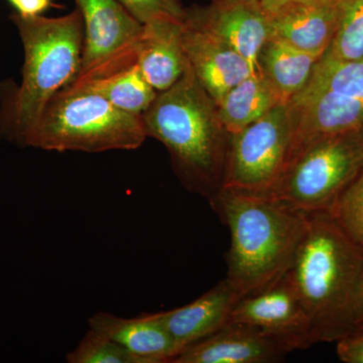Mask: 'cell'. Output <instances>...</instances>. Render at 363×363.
I'll return each mask as SVG.
<instances>
[{
    "label": "cell",
    "mask_w": 363,
    "mask_h": 363,
    "mask_svg": "<svg viewBox=\"0 0 363 363\" xmlns=\"http://www.w3.org/2000/svg\"><path fill=\"white\" fill-rule=\"evenodd\" d=\"M23 43L25 62L20 85L0 90V138L28 147L30 136L52 98L77 77L84 43L78 9L59 18L9 16Z\"/></svg>",
    "instance_id": "cell-1"
},
{
    "label": "cell",
    "mask_w": 363,
    "mask_h": 363,
    "mask_svg": "<svg viewBox=\"0 0 363 363\" xmlns=\"http://www.w3.org/2000/svg\"><path fill=\"white\" fill-rule=\"evenodd\" d=\"M209 202L230 231L227 281L242 297L276 285L292 266L308 213L274 198L226 189Z\"/></svg>",
    "instance_id": "cell-2"
},
{
    "label": "cell",
    "mask_w": 363,
    "mask_h": 363,
    "mask_svg": "<svg viewBox=\"0 0 363 363\" xmlns=\"http://www.w3.org/2000/svg\"><path fill=\"white\" fill-rule=\"evenodd\" d=\"M147 138L164 145L186 190L210 200L222 188L229 133L213 99L188 65L142 114Z\"/></svg>",
    "instance_id": "cell-3"
},
{
    "label": "cell",
    "mask_w": 363,
    "mask_h": 363,
    "mask_svg": "<svg viewBox=\"0 0 363 363\" xmlns=\"http://www.w3.org/2000/svg\"><path fill=\"white\" fill-rule=\"evenodd\" d=\"M362 271V245L330 212L308 213L307 230L286 277L309 316L313 344L347 335Z\"/></svg>",
    "instance_id": "cell-4"
},
{
    "label": "cell",
    "mask_w": 363,
    "mask_h": 363,
    "mask_svg": "<svg viewBox=\"0 0 363 363\" xmlns=\"http://www.w3.org/2000/svg\"><path fill=\"white\" fill-rule=\"evenodd\" d=\"M147 138L142 116L117 108L96 93L69 84L45 107L28 147L97 154L136 150Z\"/></svg>",
    "instance_id": "cell-5"
},
{
    "label": "cell",
    "mask_w": 363,
    "mask_h": 363,
    "mask_svg": "<svg viewBox=\"0 0 363 363\" xmlns=\"http://www.w3.org/2000/svg\"><path fill=\"white\" fill-rule=\"evenodd\" d=\"M363 169V130L303 145L267 197L311 213L328 211Z\"/></svg>",
    "instance_id": "cell-6"
},
{
    "label": "cell",
    "mask_w": 363,
    "mask_h": 363,
    "mask_svg": "<svg viewBox=\"0 0 363 363\" xmlns=\"http://www.w3.org/2000/svg\"><path fill=\"white\" fill-rule=\"evenodd\" d=\"M293 147L292 116L288 104H281L229 135L221 189L269 194L288 168Z\"/></svg>",
    "instance_id": "cell-7"
},
{
    "label": "cell",
    "mask_w": 363,
    "mask_h": 363,
    "mask_svg": "<svg viewBox=\"0 0 363 363\" xmlns=\"http://www.w3.org/2000/svg\"><path fill=\"white\" fill-rule=\"evenodd\" d=\"M84 23L80 71L72 82L101 77L135 63L143 23L117 0H76Z\"/></svg>",
    "instance_id": "cell-8"
},
{
    "label": "cell",
    "mask_w": 363,
    "mask_h": 363,
    "mask_svg": "<svg viewBox=\"0 0 363 363\" xmlns=\"http://www.w3.org/2000/svg\"><path fill=\"white\" fill-rule=\"evenodd\" d=\"M184 20L202 28L241 55L260 75V50L272 37V18L257 0H212L185 9Z\"/></svg>",
    "instance_id": "cell-9"
},
{
    "label": "cell",
    "mask_w": 363,
    "mask_h": 363,
    "mask_svg": "<svg viewBox=\"0 0 363 363\" xmlns=\"http://www.w3.org/2000/svg\"><path fill=\"white\" fill-rule=\"evenodd\" d=\"M228 323L259 329L291 351L313 345L309 316L286 276L262 292L241 297Z\"/></svg>",
    "instance_id": "cell-10"
},
{
    "label": "cell",
    "mask_w": 363,
    "mask_h": 363,
    "mask_svg": "<svg viewBox=\"0 0 363 363\" xmlns=\"http://www.w3.org/2000/svg\"><path fill=\"white\" fill-rule=\"evenodd\" d=\"M286 104L294 126L293 156L313 140L363 130L362 100L305 86Z\"/></svg>",
    "instance_id": "cell-11"
},
{
    "label": "cell",
    "mask_w": 363,
    "mask_h": 363,
    "mask_svg": "<svg viewBox=\"0 0 363 363\" xmlns=\"http://www.w3.org/2000/svg\"><path fill=\"white\" fill-rule=\"evenodd\" d=\"M292 352L278 339L245 324L228 323L181 350L172 363H269Z\"/></svg>",
    "instance_id": "cell-12"
},
{
    "label": "cell",
    "mask_w": 363,
    "mask_h": 363,
    "mask_svg": "<svg viewBox=\"0 0 363 363\" xmlns=\"http://www.w3.org/2000/svg\"><path fill=\"white\" fill-rule=\"evenodd\" d=\"M183 42L189 67L216 104L234 86L255 75L250 63L233 48L185 20Z\"/></svg>",
    "instance_id": "cell-13"
},
{
    "label": "cell",
    "mask_w": 363,
    "mask_h": 363,
    "mask_svg": "<svg viewBox=\"0 0 363 363\" xmlns=\"http://www.w3.org/2000/svg\"><path fill=\"white\" fill-rule=\"evenodd\" d=\"M342 0H298L272 18V37L323 57L335 35Z\"/></svg>",
    "instance_id": "cell-14"
},
{
    "label": "cell",
    "mask_w": 363,
    "mask_h": 363,
    "mask_svg": "<svg viewBox=\"0 0 363 363\" xmlns=\"http://www.w3.org/2000/svg\"><path fill=\"white\" fill-rule=\"evenodd\" d=\"M183 18H159L143 25L136 45L135 63L157 91L169 89L187 68Z\"/></svg>",
    "instance_id": "cell-15"
},
{
    "label": "cell",
    "mask_w": 363,
    "mask_h": 363,
    "mask_svg": "<svg viewBox=\"0 0 363 363\" xmlns=\"http://www.w3.org/2000/svg\"><path fill=\"white\" fill-rule=\"evenodd\" d=\"M241 297L224 279L194 302L171 311L157 312V315L181 352L228 324L234 306Z\"/></svg>",
    "instance_id": "cell-16"
},
{
    "label": "cell",
    "mask_w": 363,
    "mask_h": 363,
    "mask_svg": "<svg viewBox=\"0 0 363 363\" xmlns=\"http://www.w3.org/2000/svg\"><path fill=\"white\" fill-rule=\"evenodd\" d=\"M88 324L90 329L116 341L143 363H172L180 352L157 313L123 318L97 312L89 318Z\"/></svg>",
    "instance_id": "cell-17"
},
{
    "label": "cell",
    "mask_w": 363,
    "mask_h": 363,
    "mask_svg": "<svg viewBox=\"0 0 363 363\" xmlns=\"http://www.w3.org/2000/svg\"><path fill=\"white\" fill-rule=\"evenodd\" d=\"M321 58L276 38H269L259 55L260 75L276 91L281 101L286 104L307 85Z\"/></svg>",
    "instance_id": "cell-18"
},
{
    "label": "cell",
    "mask_w": 363,
    "mask_h": 363,
    "mask_svg": "<svg viewBox=\"0 0 363 363\" xmlns=\"http://www.w3.org/2000/svg\"><path fill=\"white\" fill-rule=\"evenodd\" d=\"M281 104L283 102L266 79L262 75H250L229 90L217 108L222 125L230 135L259 121Z\"/></svg>",
    "instance_id": "cell-19"
},
{
    "label": "cell",
    "mask_w": 363,
    "mask_h": 363,
    "mask_svg": "<svg viewBox=\"0 0 363 363\" xmlns=\"http://www.w3.org/2000/svg\"><path fill=\"white\" fill-rule=\"evenodd\" d=\"M70 85L96 93L117 108L140 116L149 108L159 93L147 82L136 63L101 77L71 82Z\"/></svg>",
    "instance_id": "cell-20"
},
{
    "label": "cell",
    "mask_w": 363,
    "mask_h": 363,
    "mask_svg": "<svg viewBox=\"0 0 363 363\" xmlns=\"http://www.w3.org/2000/svg\"><path fill=\"white\" fill-rule=\"evenodd\" d=\"M306 86L363 101V59L336 61L323 56L315 66Z\"/></svg>",
    "instance_id": "cell-21"
},
{
    "label": "cell",
    "mask_w": 363,
    "mask_h": 363,
    "mask_svg": "<svg viewBox=\"0 0 363 363\" xmlns=\"http://www.w3.org/2000/svg\"><path fill=\"white\" fill-rule=\"evenodd\" d=\"M323 56L336 61L363 59V0H342L337 30Z\"/></svg>",
    "instance_id": "cell-22"
},
{
    "label": "cell",
    "mask_w": 363,
    "mask_h": 363,
    "mask_svg": "<svg viewBox=\"0 0 363 363\" xmlns=\"http://www.w3.org/2000/svg\"><path fill=\"white\" fill-rule=\"evenodd\" d=\"M66 359L69 363H143L116 341L90 328Z\"/></svg>",
    "instance_id": "cell-23"
},
{
    "label": "cell",
    "mask_w": 363,
    "mask_h": 363,
    "mask_svg": "<svg viewBox=\"0 0 363 363\" xmlns=\"http://www.w3.org/2000/svg\"><path fill=\"white\" fill-rule=\"evenodd\" d=\"M328 211L343 230L363 247V169Z\"/></svg>",
    "instance_id": "cell-24"
},
{
    "label": "cell",
    "mask_w": 363,
    "mask_h": 363,
    "mask_svg": "<svg viewBox=\"0 0 363 363\" xmlns=\"http://www.w3.org/2000/svg\"><path fill=\"white\" fill-rule=\"evenodd\" d=\"M140 23L159 18H183L185 9L179 0H117Z\"/></svg>",
    "instance_id": "cell-25"
},
{
    "label": "cell",
    "mask_w": 363,
    "mask_h": 363,
    "mask_svg": "<svg viewBox=\"0 0 363 363\" xmlns=\"http://www.w3.org/2000/svg\"><path fill=\"white\" fill-rule=\"evenodd\" d=\"M339 359L345 363H363V332L344 336L336 341Z\"/></svg>",
    "instance_id": "cell-26"
},
{
    "label": "cell",
    "mask_w": 363,
    "mask_h": 363,
    "mask_svg": "<svg viewBox=\"0 0 363 363\" xmlns=\"http://www.w3.org/2000/svg\"><path fill=\"white\" fill-rule=\"evenodd\" d=\"M13 6L14 11L26 18L42 16L50 7L52 0H7Z\"/></svg>",
    "instance_id": "cell-27"
},
{
    "label": "cell",
    "mask_w": 363,
    "mask_h": 363,
    "mask_svg": "<svg viewBox=\"0 0 363 363\" xmlns=\"http://www.w3.org/2000/svg\"><path fill=\"white\" fill-rule=\"evenodd\" d=\"M363 332V271L358 283L354 300H353L352 309H351L350 331V334ZM346 335V336H347Z\"/></svg>",
    "instance_id": "cell-28"
},
{
    "label": "cell",
    "mask_w": 363,
    "mask_h": 363,
    "mask_svg": "<svg viewBox=\"0 0 363 363\" xmlns=\"http://www.w3.org/2000/svg\"><path fill=\"white\" fill-rule=\"evenodd\" d=\"M295 1H298V0H257L260 6L267 14H269V16H274L281 9Z\"/></svg>",
    "instance_id": "cell-29"
},
{
    "label": "cell",
    "mask_w": 363,
    "mask_h": 363,
    "mask_svg": "<svg viewBox=\"0 0 363 363\" xmlns=\"http://www.w3.org/2000/svg\"><path fill=\"white\" fill-rule=\"evenodd\" d=\"M179 1H180V0H179Z\"/></svg>",
    "instance_id": "cell-30"
}]
</instances>
